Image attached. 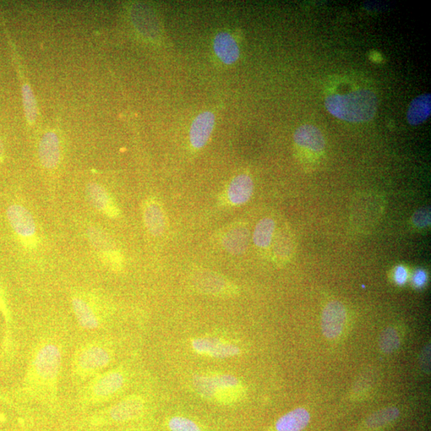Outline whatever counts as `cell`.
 <instances>
[{"label":"cell","instance_id":"6da1fadb","mask_svg":"<svg viewBox=\"0 0 431 431\" xmlns=\"http://www.w3.org/2000/svg\"><path fill=\"white\" fill-rule=\"evenodd\" d=\"M63 360V347L58 338L46 336L37 341L27 363L21 395L46 405H56Z\"/></svg>","mask_w":431,"mask_h":431},{"label":"cell","instance_id":"7a4b0ae2","mask_svg":"<svg viewBox=\"0 0 431 431\" xmlns=\"http://www.w3.org/2000/svg\"><path fill=\"white\" fill-rule=\"evenodd\" d=\"M116 352L111 341L96 338L81 343L72 359V376L75 382L84 384L105 372L113 363Z\"/></svg>","mask_w":431,"mask_h":431},{"label":"cell","instance_id":"3957f363","mask_svg":"<svg viewBox=\"0 0 431 431\" xmlns=\"http://www.w3.org/2000/svg\"><path fill=\"white\" fill-rule=\"evenodd\" d=\"M325 107L332 116L343 121L364 123L375 117L378 100L372 91L362 89L347 95L327 97Z\"/></svg>","mask_w":431,"mask_h":431},{"label":"cell","instance_id":"277c9868","mask_svg":"<svg viewBox=\"0 0 431 431\" xmlns=\"http://www.w3.org/2000/svg\"><path fill=\"white\" fill-rule=\"evenodd\" d=\"M192 385L204 400L231 405L242 399L244 387L236 375L222 373H203L194 376Z\"/></svg>","mask_w":431,"mask_h":431},{"label":"cell","instance_id":"5b68a950","mask_svg":"<svg viewBox=\"0 0 431 431\" xmlns=\"http://www.w3.org/2000/svg\"><path fill=\"white\" fill-rule=\"evenodd\" d=\"M127 384L128 373L125 368L105 370L86 382L80 390L79 402L84 406L101 405L118 396Z\"/></svg>","mask_w":431,"mask_h":431},{"label":"cell","instance_id":"8992f818","mask_svg":"<svg viewBox=\"0 0 431 431\" xmlns=\"http://www.w3.org/2000/svg\"><path fill=\"white\" fill-rule=\"evenodd\" d=\"M72 307L78 324L86 331L101 329L113 313V308L104 298L89 291L74 292Z\"/></svg>","mask_w":431,"mask_h":431},{"label":"cell","instance_id":"52a82bcc","mask_svg":"<svg viewBox=\"0 0 431 431\" xmlns=\"http://www.w3.org/2000/svg\"><path fill=\"white\" fill-rule=\"evenodd\" d=\"M384 198L379 195H361L354 201L351 221L359 231L370 230L384 212Z\"/></svg>","mask_w":431,"mask_h":431},{"label":"cell","instance_id":"ba28073f","mask_svg":"<svg viewBox=\"0 0 431 431\" xmlns=\"http://www.w3.org/2000/svg\"><path fill=\"white\" fill-rule=\"evenodd\" d=\"M191 283L196 291L217 297H235L238 289L222 275L210 270H196L191 275Z\"/></svg>","mask_w":431,"mask_h":431},{"label":"cell","instance_id":"9c48e42d","mask_svg":"<svg viewBox=\"0 0 431 431\" xmlns=\"http://www.w3.org/2000/svg\"><path fill=\"white\" fill-rule=\"evenodd\" d=\"M7 217L10 227L22 244L27 248H35L38 238L36 223L31 212L23 205L15 204L8 207Z\"/></svg>","mask_w":431,"mask_h":431},{"label":"cell","instance_id":"30bf717a","mask_svg":"<svg viewBox=\"0 0 431 431\" xmlns=\"http://www.w3.org/2000/svg\"><path fill=\"white\" fill-rule=\"evenodd\" d=\"M191 347L201 356L214 359L233 358L241 354V348L235 343L215 336L195 338L191 340Z\"/></svg>","mask_w":431,"mask_h":431},{"label":"cell","instance_id":"8fae6325","mask_svg":"<svg viewBox=\"0 0 431 431\" xmlns=\"http://www.w3.org/2000/svg\"><path fill=\"white\" fill-rule=\"evenodd\" d=\"M347 310L340 301H332L327 304L321 315V329L327 339L334 340L339 338L345 329Z\"/></svg>","mask_w":431,"mask_h":431},{"label":"cell","instance_id":"7c38bea8","mask_svg":"<svg viewBox=\"0 0 431 431\" xmlns=\"http://www.w3.org/2000/svg\"><path fill=\"white\" fill-rule=\"evenodd\" d=\"M145 409L146 400L143 396L130 395L109 408L107 416L113 422H127L139 418Z\"/></svg>","mask_w":431,"mask_h":431},{"label":"cell","instance_id":"4fadbf2b","mask_svg":"<svg viewBox=\"0 0 431 431\" xmlns=\"http://www.w3.org/2000/svg\"><path fill=\"white\" fill-rule=\"evenodd\" d=\"M216 118L214 113L205 111L201 113L191 125L189 141L195 150L203 149L208 143L215 125Z\"/></svg>","mask_w":431,"mask_h":431},{"label":"cell","instance_id":"5bb4252c","mask_svg":"<svg viewBox=\"0 0 431 431\" xmlns=\"http://www.w3.org/2000/svg\"><path fill=\"white\" fill-rule=\"evenodd\" d=\"M253 190L254 183L252 178L247 173L239 174L228 185L227 189L228 203L233 206L246 204L252 198Z\"/></svg>","mask_w":431,"mask_h":431},{"label":"cell","instance_id":"9a60e30c","mask_svg":"<svg viewBox=\"0 0 431 431\" xmlns=\"http://www.w3.org/2000/svg\"><path fill=\"white\" fill-rule=\"evenodd\" d=\"M294 141L301 148L320 154L325 149L326 143L321 131L312 125H303L294 133Z\"/></svg>","mask_w":431,"mask_h":431},{"label":"cell","instance_id":"2e32d148","mask_svg":"<svg viewBox=\"0 0 431 431\" xmlns=\"http://www.w3.org/2000/svg\"><path fill=\"white\" fill-rule=\"evenodd\" d=\"M249 242L250 232L242 224L228 228L221 238L223 248L233 255L244 253L247 250Z\"/></svg>","mask_w":431,"mask_h":431},{"label":"cell","instance_id":"e0dca14e","mask_svg":"<svg viewBox=\"0 0 431 431\" xmlns=\"http://www.w3.org/2000/svg\"><path fill=\"white\" fill-rule=\"evenodd\" d=\"M87 198L95 209L100 210L109 217L116 218L119 216V210L116 203L101 185L91 183L87 185Z\"/></svg>","mask_w":431,"mask_h":431},{"label":"cell","instance_id":"ac0fdd59","mask_svg":"<svg viewBox=\"0 0 431 431\" xmlns=\"http://www.w3.org/2000/svg\"><path fill=\"white\" fill-rule=\"evenodd\" d=\"M143 217L147 230L155 237H160L166 231V217L158 201L150 198L143 207Z\"/></svg>","mask_w":431,"mask_h":431},{"label":"cell","instance_id":"d6986e66","mask_svg":"<svg viewBox=\"0 0 431 431\" xmlns=\"http://www.w3.org/2000/svg\"><path fill=\"white\" fill-rule=\"evenodd\" d=\"M0 313L3 315L5 324V330L2 342V354L5 359L9 360L13 358L15 352L13 329V320L1 282H0Z\"/></svg>","mask_w":431,"mask_h":431},{"label":"cell","instance_id":"ffe728a7","mask_svg":"<svg viewBox=\"0 0 431 431\" xmlns=\"http://www.w3.org/2000/svg\"><path fill=\"white\" fill-rule=\"evenodd\" d=\"M214 49L217 56L226 65L235 63L240 57L237 42L228 32L218 33L214 38Z\"/></svg>","mask_w":431,"mask_h":431},{"label":"cell","instance_id":"44dd1931","mask_svg":"<svg viewBox=\"0 0 431 431\" xmlns=\"http://www.w3.org/2000/svg\"><path fill=\"white\" fill-rule=\"evenodd\" d=\"M40 158L42 165L47 169H54L60 160V145L58 136L54 132H47L41 139Z\"/></svg>","mask_w":431,"mask_h":431},{"label":"cell","instance_id":"7402d4cb","mask_svg":"<svg viewBox=\"0 0 431 431\" xmlns=\"http://www.w3.org/2000/svg\"><path fill=\"white\" fill-rule=\"evenodd\" d=\"M310 421V414L304 408H297L278 419L277 431H301Z\"/></svg>","mask_w":431,"mask_h":431},{"label":"cell","instance_id":"603a6c76","mask_svg":"<svg viewBox=\"0 0 431 431\" xmlns=\"http://www.w3.org/2000/svg\"><path fill=\"white\" fill-rule=\"evenodd\" d=\"M431 112V95L423 94L414 98L409 106L407 118L411 125H418L427 121Z\"/></svg>","mask_w":431,"mask_h":431},{"label":"cell","instance_id":"cb8c5ba5","mask_svg":"<svg viewBox=\"0 0 431 431\" xmlns=\"http://www.w3.org/2000/svg\"><path fill=\"white\" fill-rule=\"evenodd\" d=\"M275 232V221L270 217L263 218L256 226L253 234V242L256 246L268 249L274 241Z\"/></svg>","mask_w":431,"mask_h":431},{"label":"cell","instance_id":"d4e9b609","mask_svg":"<svg viewBox=\"0 0 431 431\" xmlns=\"http://www.w3.org/2000/svg\"><path fill=\"white\" fill-rule=\"evenodd\" d=\"M274 254L278 262H286L292 258L293 253V241L291 233L287 229L276 233L274 236Z\"/></svg>","mask_w":431,"mask_h":431},{"label":"cell","instance_id":"484cf974","mask_svg":"<svg viewBox=\"0 0 431 431\" xmlns=\"http://www.w3.org/2000/svg\"><path fill=\"white\" fill-rule=\"evenodd\" d=\"M400 412L395 407L381 409L375 412L366 420V425L370 429H379L394 422L399 418Z\"/></svg>","mask_w":431,"mask_h":431},{"label":"cell","instance_id":"4316f807","mask_svg":"<svg viewBox=\"0 0 431 431\" xmlns=\"http://www.w3.org/2000/svg\"><path fill=\"white\" fill-rule=\"evenodd\" d=\"M400 336L395 327H387L379 337V346L380 350L385 354H391L400 346Z\"/></svg>","mask_w":431,"mask_h":431},{"label":"cell","instance_id":"83f0119b","mask_svg":"<svg viewBox=\"0 0 431 431\" xmlns=\"http://www.w3.org/2000/svg\"><path fill=\"white\" fill-rule=\"evenodd\" d=\"M25 116L27 122L32 124L38 116L37 102L29 85L25 84L22 89Z\"/></svg>","mask_w":431,"mask_h":431},{"label":"cell","instance_id":"f1b7e54d","mask_svg":"<svg viewBox=\"0 0 431 431\" xmlns=\"http://www.w3.org/2000/svg\"><path fill=\"white\" fill-rule=\"evenodd\" d=\"M88 237L91 242L101 253L114 249L113 242L107 234L101 229L91 228L88 230Z\"/></svg>","mask_w":431,"mask_h":431},{"label":"cell","instance_id":"f546056e","mask_svg":"<svg viewBox=\"0 0 431 431\" xmlns=\"http://www.w3.org/2000/svg\"><path fill=\"white\" fill-rule=\"evenodd\" d=\"M101 256L103 263H104L111 270L116 272H119L123 269V256L116 249L102 253Z\"/></svg>","mask_w":431,"mask_h":431},{"label":"cell","instance_id":"4dcf8cb0","mask_svg":"<svg viewBox=\"0 0 431 431\" xmlns=\"http://www.w3.org/2000/svg\"><path fill=\"white\" fill-rule=\"evenodd\" d=\"M168 428L171 431H201L199 425L192 419L182 416H173L169 419Z\"/></svg>","mask_w":431,"mask_h":431},{"label":"cell","instance_id":"1f68e13d","mask_svg":"<svg viewBox=\"0 0 431 431\" xmlns=\"http://www.w3.org/2000/svg\"><path fill=\"white\" fill-rule=\"evenodd\" d=\"M412 223L414 228L423 229L430 226V210L421 209L417 210L412 217Z\"/></svg>","mask_w":431,"mask_h":431},{"label":"cell","instance_id":"d6a6232c","mask_svg":"<svg viewBox=\"0 0 431 431\" xmlns=\"http://www.w3.org/2000/svg\"><path fill=\"white\" fill-rule=\"evenodd\" d=\"M394 279L397 285H403L408 280V271L405 266L396 267L394 272Z\"/></svg>","mask_w":431,"mask_h":431},{"label":"cell","instance_id":"836d02e7","mask_svg":"<svg viewBox=\"0 0 431 431\" xmlns=\"http://www.w3.org/2000/svg\"><path fill=\"white\" fill-rule=\"evenodd\" d=\"M428 279V276L427 272L423 269H418L414 272L412 281L414 286L417 288H422L425 285V283H427Z\"/></svg>","mask_w":431,"mask_h":431},{"label":"cell","instance_id":"e575fe53","mask_svg":"<svg viewBox=\"0 0 431 431\" xmlns=\"http://www.w3.org/2000/svg\"><path fill=\"white\" fill-rule=\"evenodd\" d=\"M421 366L425 374L430 373V345L423 349L421 356Z\"/></svg>","mask_w":431,"mask_h":431},{"label":"cell","instance_id":"d590c367","mask_svg":"<svg viewBox=\"0 0 431 431\" xmlns=\"http://www.w3.org/2000/svg\"><path fill=\"white\" fill-rule=\"evenodd\" d=\"M3 154H4L3 146L2 141H0V162L3 160Z\"/></svg>","mask_w":431,"mask_h":431},{"label":"cell","instance_id":"8d00e7d4","mask_svg":"<svg viewBox=\"0 0 431 431\" xmlns=\"http://www.w3.org/2000/svg\"><path fill=\"white\" fill-rule=\"evenodd\" d=\"M372 54H373V56H375V58L373 59V60H374L375 62H379L380 60L382 59L380 54H379L377 52H373V53H372Z\"/></svg>","mask_w":431,"mask_h":431},{"label":"cell","instance_id":"74e56055","mask_svg":"<svg viewBox=\"0 0 431 431\" xmlns=\"http://www.w3.org/2000/svg\"><path fill=\"white\" fill-rule=\"evenodd\" d=\"M0 400H4V397H3V395L1 394V393H0Z\"/></svg>","mask_w":431,"mask_h":431}]
</instances>
